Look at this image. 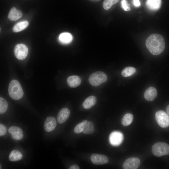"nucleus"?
<instances>
[{"label":"nucleus","mask_w":169,"mask_h":169,"mask_svg":"<svg viewBox=\"0 0 169 169\" xmlns=\"http://www.w3.org/2000/svg\"><path fill=\"white\" fill-rule=\"evenodd\" d=\"M70 114L69 110L64 108L61 109L59 112L57 116V120L60 124L64 122L69 118Z\"/></svg>","instance_id":"nucleus-11"},{"label":"nucleus","mask_w":169,"mask_h":169,"mask_svg":"<svg viewBox=\"0 0 169 169\" xmlns=\"http://www.w3.org/2000/svg\"><path fill=\"white\" fill-rule=\"evenodd\" d=\"M59 39L61 43L67 44L71 42L73 39V37L70 33L65 32L61 33L59 35Z\"/></svg>","instance_id":"nucleus-17"},{"label":"nucleus","mask_w":169,"mask_h":169,"mask_svg":"<svg viewBox=\"0 0 169 169\" xmlns=\"http://www.w3.org/2000/svg\"><path fill=\"white\" fill-rule=\"evenodd\" d=\"M140 160L136 157H132L127 159L123 165L124 169H136L140 164Z\"/></svg>","instance_id":"nucleus-8"},{"label":"nucleus","mask_w":169,"mask_h":169,"mask_svg":"<svg viewBox=\"0 0 169 169\" xmlns=\"http://www.w3.org/2000/svg\"><path fill=\"white\" fill-rule=\"evenodd\" d=\"M28 25L27 21H23L15 24L13 26V30L15 32H20L26 28Z\"/></svg>","instance_id":"nucleus-18"},{"label":"nucleus","mask_w":169,"mask_h":169,"mask_svg":"<svg viewBox=\"0 0 169 169\" xmlns=\"http://www.w3.org/2000/svg\"><path fill=\"white\" fill-rule=\"evenodd\" d=\"M87 120H84L77 125L74 129V131L76 133H79L82 132L85 126Z\"/></svg>","instance_id":"nucleus-24"},{"label":"nucleus","mask_w":169,"mask_h":169,"mask_svg":"<svg viewBox=\"0 0 169 169\" xmlns=\"http://www.w3.org/2000/svg\"><path fill=\"white\" fill-rule=\"evenodd\" d=\"M155 119L161 127L165 128L169 126V115L163 110H159L155 114Z\"/></svg>","instance_id":"nucleus-5"},{"label":"nucleus","mask_w":169,"mask_h":169,"mask_svg":"<svg viewBox=\"0 0 169 169\" xmlns=\"http://www.w3.org/2000/svg\"><path fill=\"white\" fill-rule=\"evenodd\" d=\"M133 119V115L131 114L127 113L123 117L121 120V124L124 126L129 125L132 123Z\"/></svg>","instance_id":"nucleus-20"},{"label":"nucleus","mask_w":169,"mask_h":169,"mask_svg":"<svg viewBox=\"0 0 169 169\" xmlns=\"http://www.w3.org/2000/svg\"><path fill=\"white\" fill-rule=\"evenodd\" d=\"M136 69L133 67H127L122 71L121 75L124 77H128L133 75L136 72Z\"/></svg>","instance_id":"nucleus-21"},{"label":"nucleus","mask_w":169,"mask_h":169,"mask_svg":"<svg viewBox=\"0 0 169 169\" xmlns=\"http://www.w3.org/2000/svg\"><path fill=\"white\" fill-rule=\"evenodd\" d=\"M23 135L22 133L12 135V137L13 138L17 140L21 139L23 137Z\"/></svg>","instance_id":"nucleus-29"},{"label":"nucleus","mask_w":169,"mask_h":169,"mask_svg":"<svg viewBox=\"0 0 169 169\" xmlns=\"http://www.w3.org/2000/svg\"><path fill=\"white\" fill-rule=\"evenodd\" d=\"M22 158L21 153L19 151L14 150L12 151L9 156V160L12 161H17L20 160Z\"/></svg>","instance_id":"nucleus-19"},{"label":"nucleus","mask_w":169,"mask_h":169,"mask_svg":"<svg viewBox=\"0 0 169 169\" xmlns=\"http://www.w3.org/2000/svg\"><path fill=\"white\" fill-rule=\"evenodd\" d=\"M57 125L56 119L54 117H48L44 124V128L47 132H50L53 130Z\"/></svg>","instance_id":"nucleus-10"},{"label":"nucleus","mask_w":169,"mask_h":169,"mask_svg":"<svg viewBox=\"0 0 169 169\" xmlns=\"http://www.w3.org/2000/svg\"><path fill=\"white\" fill-rule=\"evenodd\" d=\"M8 104L7 101L3 98L0 97V114L4 113L8 109Z\"/></svg>","instance_id":"nucleus-23"},{"label":"nucleus","mask_w":169,"mask_h":169,"mask_svg":"<svg viewBox=\"0 0 169 169\" xmlns=\"http://www.w3.org/2000/svg\"><path fill=\"white\" fill-rule=\"evenodd\" d=\"M161 3V0H147L146 5L151 10H157L160 8Z\"/></svg>","instance_id":"nucleus-16"},{"label":"nucleus","mask_w":169,"mask_h":169,"mask_svg":"<svg viewBox=\"0 0 169 169\" xmlns=\"http://www.w3.org/2000/svg\"><path fill=\"white\" fill-rule=\"evenodd\" d=\"M121 5L122 8L125 11H128L131 10L130 5L126 0H122Z\"/></svg>","instance_id":"nucleus-27"},{"label":"nucleus","mask_w":169,"mask_h":169,"mask_svg":"<svg viewBox=\"0 0 169 169\" xmlns=\"http://www.w3.org/2000/svg\"><path fill=\"white\" fill-rule=\"evenodd\" d=\"M123 139V134L119 131H114L111 132L109 137L110 144L115 146L120 145L122 142Z\"/></svg>","instance_id":"nucleus-7"},{"label":"nucleus","mask_w":169,"mask_h":169,"mask_svg":"<svg viewBox=\"0 0 169 169\" xmlns=\"http://www.w3.org/2000/svg\"><path fill=\"white\" fill-rule=\"evenodd\" d=\"M95 129L93 123L90 121H88L82 131L85 134H90L94 131Z\"/></svg>","instance_id":"nucleus-22"},{"label":"nucleus","mask_w":169,"mask_h":169,"mask_svg":"<svg viewBox=\"0 0 169 169\" xmlns=\"http://www.w3.org/2000/svg\"></svg>","instance_id":"nucleus-33"},{"label":"nucleus","mask_w":169,"mask_h":169,"mask_svg":"<svg viewBox=\"0 0 169 169\" xmlns=\"http://www.w3.org/2000/svg\"><path fill=\"white\" fill-rule=\"evenodd\" d=\"M157 94V91L156 89L153 87H150L145 91L144 97L146 100L152 101L156 98Z\"/></svg>","instance_id":"nucleus-12"},{"label":"nucleus","mask_w":169,"mask_h":169,"mask_svg":"<svg viewBox=\"0 0 169 169\" xmlns=\"http://www.w3.org/2000/svg\"><path fill=\"white\" fill-rule=\"evenodd\" d=\"M90 159L92 162L96 165L105 164L109 161L108 158L107 156L97 154H92L91 156Z\"/></svg>","instance_id":"nucleus-9"},{"label":"nucleus","mask_w":169,"mask_h":169,"mask_svg":"<svg viewBox=\"0 0 169 169\" xmlns=\"http://www.w3.org/2000/svg\"><path fill=\"white\" fill-rule=\"evenodd\" d=\"M97 102V98L95 96L91 95L87 97L83 103V107L89 109L95 105Z\"/></svg>","instance_id":"nucleus-15"},{"label":"nucleus","mask_w":169,"mask_h":169,"mask_svg":"<svg viewBox=\"0 0 169 169\" xmlns=\"http://www.w3.org/2000/svg\"><path fill=\"white\" fill-rule=\"evenodd\" d=\"M152 152L153 154L157 157L168 155L169 154V145L165 142H157L153 145Z\"/></svg>","instance_id":"nucleus-4"},{"label":"nucleus","mask_w":169,"mask_h":169,"mask_svg":"<svg viewBox=\"0 0 169 169\" xmlns=\"http://www.w3.org/2000/svg\"><path fill=\"white\" fill-rule=\"evenodd\" d=\"M22 16V13L21 11L15 7H13L9 12L8 18L11 21H15L21 18Z\"/></svg>","instance_id":"nucleus-13"},{"label":"nucleus","mask_w":169,"mask_h":169,"mask_svg":"<svg viewBox=\"0 0 169 169\" xmlns=\"http://www.w3.org/2000/svg\"><path fill=\"white\" fill-rule=\"evenodd\" d=\"M68 85L71 88H75L79 86L81 83V79L78 76L72 75L69 76L67 80Z\"/></svg>","instance_id":"nucleus-14"},{"label":"nucleus","mask_w":169,"mask_h":169,"mask_svg":"<svg viewBox=\"0 0 169 169\" xmlns=\"http://www.w3.org/2000/svg\"><path fill=\"white\" fill-rule=\"evenodd\" d=\"M166 111L167 114L169 115V105L166 107Z\"/></svg>","instance_id":"nucleus-32"},{"label":"nucleus","mask_w":169,"mask_h":169,"mask_svg":"<svg viewBox=\"0 0 169 169\" xmlns=\"http://www.w3.org/2000/svg\"><path fill=\"white\" fill-rule=\"evenodd\" d=\"M69 169H80L79 166L77 165H74L71 166L69 168Z\"/></svg>","instance_id":"nucleus-31"},{"label":"nucleus","mask_w":169,"mask_h":169,"mask_svg":"<svg viewBox=\"0 0 169 169\" xmlns=\"http://www.w3.org/2000/svg\"><path fill=\"white\" fill-rule=\"evenodd\" d=\"M146 46L153 55H157L161 53L165 47V42L163 37L159 34L150 35L146 41Z\"/></svg>","instance_id":"nucleus-1"},{"label":"nucleus","mask_w":169,"mask_h":169,"mask_svg":"<svg viewBox=\"0 0 169 169\" xmlns=\"http://www.w3.org/2000/svg\"><path fill=\"white\" fill-rule=\"evenodd\" d=\"M8 131L11 135L18 134H21L23 131L21 128L16 126H12L8 129Z\"/></svg>","instance_id":"nucleus-26"},{"label":"nucleus","mask_w":169,"mask_h":169,"mask_svg":"<svg viewBox=\"0 0 169 169\" xmlns=\"http://www.w3.org/2000/svg\"><path fill=\"white\" fill-rule=\"evenodd\" d=\"M9 96L14 100H19L23 96V92L19 82L13 79L10 82L8 88Z\"/></svg>","instance_id":"nucleus-2"},{"label":"nucleus","mask_w":169,"mask_h":169,"mask_svg":"<svg viewBox=\"0 0 169 169\" xmlns=\"http://www.w3.org/2000/svg\"><path fill=\"white\" fill-rule=\"evenodd\" d=\"M134 5L136 7L139 6L141 5L139 0H133Z\"/></svg>","instance_id":"nucleus-30"},{"label":"nucleus","mask_w":169,"mask_h":169,"mask_svg":"<svg viewBox=\"0 0 169 169\" xmlns=\"http://www.w3.org/2000/svg\"><path fill=\"white\" fill-rule=\"evenodd\" d=\"M119 0H105L103 3V7L105 10H108L113 4L118 2Z\"/></svg>","instance_id":"nucleus-25"},{"label":"nucleus","mask_w":169,"mask_h":169,"mask_svg":"<svg viewBox=\"0 0 169 169\" xmlns=\"http://www.w3.org/2000/svg\"><path fill=\"white\" fill-rule=\"evenodd\" d=\"M14 53L15 57L18 59H24L27 56L28 49L25 44H20L16 45L14 49Z\"/></svg>","instance_id":"nucleus-6"},{"label":"nucleus","mask_w":169,"mask_h":169,"mask_svg":"<svg viewBox=\"0 0 169 169\" xmlns=\"http://www.w3.org/2000/svg\"><path fill=\"white\" fill-rule=\"evenodd\" d=\"M107 79V75L105 73L98 71L93 73L90 76L89 81L91 85L96 87L105 82Z\"/></svg>","instance_id":"nucleus-3"},{"label":"nucleus","mask_w":169,"mask_h":169,"mask_svg":"<svg viewBox=\"0 0 169 169\" xmlns=\"http://www.w3.org/2000/svg\"><path fill=\"white\" fill-rule=\"evenodd\" d=\"M7 132V129L6 126L0 124V136L5 135Z\"/></svg>","instance_id":"nucleus-28"}]
</instances>
